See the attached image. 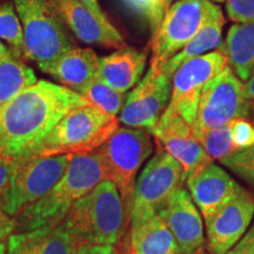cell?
Instances as JSON below:
<instances>
[{
	"mask_svg": "<svg viewBox=\"0 0 254 254\" xmlns=\"http://www.w3.org/2000/svg\"><path fill=\"white\" fill-rule=\"evenodd\" d=\"M226 12L237 24L254 23V0H226Z\"/></svg>",
	"mask_w": 254,
	"mask_h": 254,
	"instance_id": "30",
	"label": "cell"
},
{
	"mask_svg": "<svg viewBox=\"0 0 254 254\" xmlns=\"http://www.w3.org/2000/svg\"><path fill=\"white\" fill-rule=\"evenodd\" d=\"M220 163L254 190V145L236 150Z\"/></svg>",
	"mask_w": 254,
	"mask_h": 254,
	"instance_id": "29",
	"label": "cell"
},
{
	"mask_svg": "<svg viewBox=\"0 0 254 254\" xmlns=\"http://www.w3.org/2000/svg\"><path fill=\"white\" fill-rule=\"evenodd\" d=\"M228 126H230L232 141L238 150L254 145V127L249 120H234Z\"/></svg>",
	"mask_w": 254,
	"mask_h": 254,
	"instance_id": "31",
	"label": "cell"
},
{
	"mask_svg": "<svg viewBox=\"0 0 254 254\" xmlns=\"http://www.w3.org/2000/svg\"><path fill=\"white\" fill-rule=\"evenodd\" d=\"M119 123L117 117L105 113L90 103L75 107L63 117L30 157L97 151L118 128Z\"/></svg>",
	"mask_w": 254,
	"mask_h": 254,
	"instance_id": "4",
	"label": "cell"
},
{
	"mask_svg": "<svg viewBox=\"0 0 254 254\" xmlns=\"http://www.w3.org/2000/svg\"><path fill=\"white\" fill-rule=\"evenodd\" d=\"M146 62L147 53L145 51L125 46L110 56L99 58L98 79L117 91L126 93L140 82Z\"/></svg>",
	"mask_w": 254,
	"mask_h": 254,
	"instance_id": "19",
	"label": "cell"
},
{
	"mask_svg": "<svg viewBox=\"0 0 254 254\" xmlns=\"http://www.w3.org/2000/svg\"><path fill=\"white\" fill-rule=\"evenodd\" d=\"M99 58L92 49L73 47L55 62L40 66L63 86L77 92L98 78Z\"/></svg>",
	"mask_w": 254,
	"mask_h": 254,
	"instance_id": "21",
	"label": "cell"
},
{
	"mask_svg": "<svg viewBox=\"0 0 254 254\" xmlns=\"http://www.w3.org/2000/svg\"><path fill=\"white\" fill-rule=\"evenodd\" d=\"M159 215L173 234L179 254H204L206 239L201 215L186 190H178Z\"/></svg>",
	"mask_w": 254,
	"mask_h": 254,
	"instance_id": "15",
	"label": "cell"
},
{
	"mask_svg": "<svg viewBox=\"0 0 254 254\" xmlns=\"http://www.w3.org/2000/svg\"><path fill=\"white\" fill-rule=\"evenodd\" d=\"M13 165L14 160L0 155V196L8 185L9 178H11L12 171H13Z\"/></svg>",
	"mask_w": 254,
	"mask_h": 254,
	"instance_id": "33",
	"label": "cell"
},
{
	"mask_svg": "<svg viewBox=\"0 0 254 254\" xmlns=\"http://www.w3.org/2000/svg\"><path fill=\"white\" fill-rule=\"evenodd\" d=\"M224 24V14H222L221 8H219L213 14V17L209 19L208 23L200 30L199 33L180 52H178L176 56L167 60L163 66H159V67L163 68V71L166 74L173 78L174 73L184 63L196 58L199 56L209 53V51L212 50H218L219 47H221Z\"/></svg>",
	"mask_w": 254,
	"mask_h": 254,
	"instance_id": "22",
	"label": "cell"
},
{
	"mask_svg": "<svg viewBox=\"0 0 254 254\" xmlns=\"http://www.w3.org/2000/svg\"><path fill=\"white\" fill-rule=\"evenodd\" d=\"M190 194L204 219L212 217L236 195L240 185L226 171L211 163L186 180Z\"/></svg>",
	"mask_w": 254,
	"mask_h": 254,
	"instance_id": "17",
	"label": "cell"
},
{
	"mask_svg": "<svg viewBox=\"0 0 254 254\" xmlns=\"http://www.w3.org/2000/svg\"><path fill=\"white\" fill-rule=\"evenodd\" d=\"M79 247L74 238L60 224L11 234L6 254H75Z\"/></svg>",
	"mask_w": 254,
	"mask_h": 254,
	"instance_id": "18",
	"label": "cell"
},
{
	"mask_svg": "<svg viewBox=\"0 0 254 254\" xmlns=\"http://www.w3.org/2000/svg\"><path fill=\"white\" fill-rule=\"evenodd\" d=\"M24 33V59L43 66L75 47L66 27L50 0H14Z\"/></svg>",
	"mask_w": 254,
	"mask_h": 254,
	"instance_id": "5",
	"label": "cell"
},
{
	"mask_svg": "<svg viewBox=\"0 0 254 254\" xmlns=\"http://www.w3.org/2000/svg\"><path fill=\"white\" fill-rule=\"evenodd\" d=\"M185 182L186 177L182 165L166 151L158 147L157 153L136 180L131 225L159 214L171 196L178 190L183 189Z\"/></svg>",
	"mask_w": 254,
	"mask_h": 254,
	"instance_id": "10",
	"label": "cell"
},
{
	"mask_svg": "<svg viewBox=\"0 0 254 254\" xmlns=\"http://www.w3.org/2000/svg\"><path fill=\"white\" fill-rule=\"evenodd\" d=\"M120 252V254H129V253H127V252H122V251H119Z\"/></svg>",
	"mask_w": 254,
	"mask_h": 254,
	"instance_id": "42",
	"label": "cell"
},
{
	"mask_svg": "<svg viewBox=\"0 0 254 254\" xmlns=\"http://www.w3.org/2000/svg\"><path fill=\"white\" fill-rule=\"evenodd\" d=\"M73 154L30 157L14 160L8 185L0 196V206L11 217L43 198L62 179Z\"/></svg>",
	"mask_w": 254,
	"mask_h": 254,
	"instance_id": "7",
	"label": "cell"
},
{
	"mask_svg": "<svg viewBox=\"0 0 254 254\" xmlns=\"http://www.w3.org/2000/svg\"><path fill=\"white\" fill-rule=\"evenodd\" d=\"M38 81L36 73L15 56L0 59V106Z\"/></svg>",
	"mask_w": 254,
	"mask_h": 254,
	"instance_id": "24",
	"label": "cell"
},
{
	"mask_svg": "<svg viewBox=\"0 0 254 254\" xmlns=\"http://www.w3.org/2000/svg\"><path fill=\"white\" fill-rule=\"evenodd\" d=\"M7 252V241L0 240V254H6Z\"/></svg>",
	"mask_w": 254,
	"mask_h": 254,
	"instance_id": "39",
	"label": "cell"
},
{
	"mask_svg": "<svg viewBox=\"0 0 254 254\" xmlns=\"http://www.w3.org/2000/svg\"><path fill=\"white\" fill-rule=\"evenodd\" d=\"M118 249L129 254H179L173 234L159 214L132 224Z\"/></svg>",
	"mask_w": 254,
	"mask_h": 254,
	"instance_id": "20",
	"label": "cell"
},
{
	"mask_svg": "<svg viewBox=\"0 0 254 254\" xmlns=\"http://www.w3.org/2000/svg\"><path fill=\"white\" fill-rule=\"evenodd\" d=\"M172 95V77L151 64L145 77L129 92L119 120L126 127L151 132L157 126Z\"/></svg>",
	"mask_w": 254,
	"mask_h": 254,
	"instance_id": "12",
	"label": "cell"
},
{
	"mask_svg": "<svg viewBox=\"0 0 254 254\" xmlns=\"http://www.w3.org/2000/svg\"><path fill=\"white\" fill-rule=\"evenodd\" d=\"M105 179L99 150L73 154L65 174L53 189L15 217L14 233L60 225L72 206Z\"/></svg>",
	"mask_w": 254,
	"mask_h": 254,
	"instance_id": "2",
	"label": "cell"
},
{
	"mask_svg": "<svg viewBox=\"0 0 254 254\" xmlns=\"http://www.w3.org/2000/svg\"><path fill=\"white\" fill-rule=\"evenodd\" d=\"M222 47L228 65L246 82L254 68V23L232 25Z\"/></svg>",
	"mask_w": 254,
	"mask_h": 254,
	"instance_id": "23",
	"label": "cell"
},
{
	"mask_svg": "<svg viewBox=\"0 0 254 254\" xmlns=\"http://www.w3.org/2000/svg\"><path fill=\"white\" fill-rule=\"evenodd\" d=\"M168 1H170V4H171V5H172L174 1H177V0H168Z\"/></svg>",
	"mask_w": 254,
	"mask_h": 254,
	"instance_id": "41",
	"label": "cell"
},
{
	"mask_svg": "<svg viewBox=\"0 0 254 254\" xmlns=\"http://www.w3.org/2000/svg\"><path fill=\"white\" fill-rule=\"evenodd\" d=\"M106 179L118 187L129 218L132 214L136 174L153 152L151 133L142 128L118 127L99 148Z\"/></svg>",
	"mask_w": 254,
	"mask_h": 254,
	"instance_id": "6",
	"label": "cell"
},
{
	"mask_svg": "<svg viewBox=\"0 0 254 254\" xmlns=\"http://www.w3.org/2000/svg\"><path fill=\"white\" fill-rule=\"evenodd\" d=\"M150 133L155 138L158 147L182 165L186 180L213 163L195 136L192 125L173 111L166 109Z\"/></svg>",
	"mask_w": 254,
	"mask_h": 254,
	"instance_id": "13",
	"label": "cell"
},
{
	"mask_svg": "<svg viewBox=\"0 0 254 254\" xmlns=\"http://www.w3.org/2000/svg\"><path fill=\"white\" fill-rule=\"evenodd\" d=\"M15 231V218L6 213L0 206V240H6Z\"/></svg>",
	"mask_w": 254,
	"mask_h": 254,
	"instance_id": "34",
	"label": "cell"
},
{
	"mask_svg": "<svg viewBox=\"0 0 254 254\" xmlns=\"http://www.w3.org/2000/svg\"><path fill=\"white\" fill-rule=\"evenodd\" d=\"M82 2H84L85 5L87 6L88 8L91 9L92 12L95 15H98L100 19H103V20H109V18H107V15L105 14V12L101 9L99 2H98V0H81Z\"/></svg>",
	"mask_w": 254,
	"mask_h": 254,
	"instance_id": "36",
	"label": "cell"
},
{
	"mask_svg": "<svg viewBox=\"0 0 254 254\" xmlns=\"http://www.w3.org/2000/svg\"><path fill=\"white\" fill-rule=\"evenodd\" d=\"M212 2H225L226 0H211Z\"/></svg>",
	"mask_w": 254,
	"mask_h": 254,
	"instance_id": "40",
	"label": "cell"
},
{
	"mask_svg": "<svg viewBox=\"0 0 254 254\" xmlns=\"http://www.w3.org/2000/svg\"><path fill=\"white\" fill-rule=\"evenodd\" d=\"M62 224L79 246H117L128 233L131 218L118 187L105 179L72 206Z\"/></svg>",
	"mask_w": 254,
	"mask_h": 254,
	"instance_id": "3",
	"label": "cell"
},
{
	"mask_svg": "<svg viewBox=\"0 0 254 254\" xmlns=\"http://www.w3.org/2000/svg\"><path fill=\"white\" fill-rule=\"evenodd\" d=\"M75 254H120V252L114 245H82Z\"/></svg>",
	"mask_w": 254,
	"mask_h": 254,
	"instance_id": "35",
	"label": "cell"
},
{
	"mask_svg": "<svg viewBox=\"0 0 254 254\" xmlns=\"http://www.w3.org/2000/svg\"><path fill=\"white\" fill-rule=\"evenodd\" d=\"M245 86H246V91H247V94H249L250 100L252 101L253 111H254V68L252 73H251V77L249 78V80L245 82Z\"/></svg>",
	"mask_w": 254,
	"mask_h": 254,
	"instance_id": "37",
	"label": "cell"
},
{
	"mask_svg": "<svg viewBox=\"0 0 254 254\" xmlns=\"http://www.w3.org/2000/svg\"><path fill=\"white\" fill-rule=\"evenodd\" d=\"M227 65L222 45L218 50L184 63L172 78V95L167 110L179 114L190 125H194L202 90Z\"/></svg>",
	"mask_w": 254,
	"mask_h": 254,
	"instance_id": "11",
	"label": "cell"
},
{
	"mask_svg": "<svg viewBox=\"0 0 254 254\" xmlns=\"http://www.w3.org/2000/svg\"><path fill=\"white\" fill-rule=\"evenodd\" d=\"M220 8L211 0H177L151 40V64L163 66L180 52Z\"/></svg>",
	"mask_w": 254,
	"mask_h": 254,
	"instance_id": "9",
	"label": "cell"
},
{
	"mask_svg": "<svg viewBox=\"0 0 254 254\" xmlns=\"http://www.w3.org/2000/svg\"><path fill=\"white\" fill-rule=\"evenodd\" d=\"M227 254H254V221L245 236Z\"/></svg>",
	"mask_w": 254,
	"mask_h": 254,
	"instance_id": "32",
	"label": "cell"
},
{
	"mask_svg": "<svg viewBox=\"0 0 254 254\" xmlns=\"http://www.w3.org/2000/svg\"><path fill=\"white\" fill-rule=\"evenodd\" d=\"M254 217V195L239 187L226 205L207 219L206 249L211 254H227L245 236Z\"/></svg>",
	"mask_w": 254,
	"mask_h": 254,
	"instance_id": "14",
	"label": "cell"
},
{
	"mask_svg": "<svg viewBox=\"0 0 254 254\" xmlns=\"http://www.w3.org/2000/svg\"><path fill=\"white\" fill-rule=\"evenodd\" d=\"M253 118V105L245 82L227 65L202 90L198 116L192 127L195 129L215 128L230 125L238 119Z\"/></svg>",
	"mask_w": 254,
	"mask_h": 254,
	"instance_id": "8",
	"label": "cell"
},
{
	"mask_svg": "<svg viewBox=\"0 0 254 254\" xmlns=\"http://www.w3.org/2000/svg\"><path fill=\"white\" fill-rule=\"evenodd\" d=\"M11 56H15L13 51L11 50V47H7L4 43L0 41V59L6 58V57H11Z\"/></svg>",
	"mask_w": 254,
	"mask_h": 254,
	"instance_id": "38",
	"label": "cell"
},
{
	"mask_svg": "<svg viewBox=\"0 0 254 254\" xmlns=\"http://www.w3.org/2000/svg\"><path fill=\"white\" fill-rule=\"evenodd\" d=\"M122 4L147 24L151 32V40L158 33L165 14L170 8L168 0H120Z\"/></svg>",
	"mask_w": 254,
	"mask_h": 254,
	"instance_id": "28",
	"label": "cell"
},
{
	"mask_svg": "<svg viewBox=\"0 0 254 254\" xmlns=\"http://www.w3.org/2000/svg\"><path fill=\"white\" fill-rule=\"evenodd\" d=\"M77 93L85 98L90 104L112 117H117L119 112H122L126 101L125 93L117 91L98 78L78 90Z\"/></svg>",
	"mask_w": 254,
	"mask_h": 254,
	"instance_id": "25",
	"label": "cell"
},
{
	"mask_svg": "<svg viewBox=\"0 0 254 254\" xmlns=\"http://www.w3.org/2000/svg\"><path fill=\"white\" fill-rule=\"evenodd\" d=\"M0 39L5 40L15 57L24 59V33L17 9L12 2L0 4Z\"/></svg>",
	"mask_w": 254,
	"mask_h": 254,
	"instance_id": "27",
	"label": "cell"
},
{
	"mask_svg": "<svg viewBox=\"0 0 254 254\" xmlns=\"http://www.w3.org/2000/svg\"><path fill=\"white\" fill-rule=\"evenodd\" d=\"M193 131L212 160L221 161L238 150L232 141L228 125L208 129L193 128Z\"/></svg>",
	"mask_w": 254,
	"mask_h": 254,
	"instance_id": "26",
	"label": "cell"
},
{
	"mask_svg": "<svg viewBox=\"0 0 254 254\" xmlns=\"http://www.w3.org/2000/svg\"><path fill=\"white\" fill-rule=\"evenodd\" d=\"M50 2L66 27L82 43L117 50L126 46L112 23L95 15L81 0H50Z\"/></svg>",
	"mask_w": 254,
	"mask_h": 254,
	"instance_id": "16",
	"label": "cell"
},
{
	"mask_svg": "<svg viewBox=\"0 0 254 254\" xmlns=\"http://www.w3.org/2000/svg\"><path fill=\"white\" fill-rule=\"evenodd\" d=\"M86 104L71 88L38 80L0 106V155L28 158L65 114Z\"/></svg>",
	"mask_w": 254,
	"mask_h": 254,
	"instance_id": "1",
	"label": "cell"
}]
</instances>
